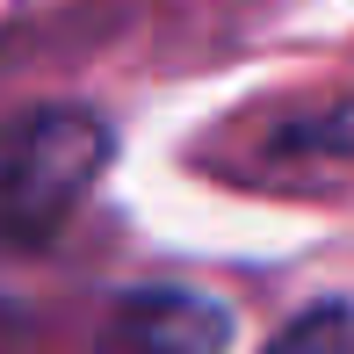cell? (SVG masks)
<instances>
[{"label":"cell","mask_w":354,"mask_h":354,"mask_svg":"<svg viewBox=\"0 0 354 354\" xmlns=\"http://www.w3.org/2000/svg\"><path fill=\"white\" fill-rule=\"evenodd\" d=\"M116 131L80 102H44L0 123V246H44L102 181Z\"/></svg>","instance_id":"cell-1"},{"label":"cell","mask_w":354,"mask_h":354,"mask_svg":"<svg viewBox=\"0 0 354 354\" xmlns=\"http://www.w3.org/2000/svg\"><path fill=\"white\" fill-rule=\"evenodd\" d=\"M232 311L203 289H131L94 333V354H224Z\"/></svg>","instance_id":"cell-2"},{"label":"cell","mask_w":354,"mask_h":354,"mask_svg":"<svg viewBox=\"0 0 354 354\" xmlns=\"http://www.w3.org/2000/svg\"><path fill=\"white\" fill-rule=\"evenodd\" d=\"M261 354H354V304L333 297V304H311V311H297L289 326L268 340Z\"/></svg>","instance_id":"cell-3"}]
</instances>
